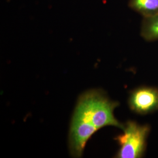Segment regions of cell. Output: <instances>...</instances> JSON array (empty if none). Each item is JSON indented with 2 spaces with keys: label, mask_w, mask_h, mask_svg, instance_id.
Returning a JSON list of instances; mask_svg holds the SVG:
<instances>
[{
  "label": "cell",
  "mask_w": 158,
  "mask_h": 158,
  "mask_svg": "<svg viewBox=\"0 0 158 158\" xmlns=\"http://www.w3.org/2000/svg\"><path fill=\"white\" fill-rule=\"evenodd\" d=\"M128 6L143 18L158 14V0H129Z\"/></svg>",
  "instance_id": "4"
},
{
  "label": "cell",
  "mask_w": 158,
  "mask_h": 158,
  "mask_svg": "<svg viewBox=\"0 0 158 158\" xmlns=\"http://www.w3.org/2000/svg\"><path fill=\"white\" fill-rule=\"evenodd\" d=\"M140 34L142 38L148 42L158 40V14L143 18Z\"/></svg>",
  "instance_id": "5"
},
{
  "label": "cell",
  "mask_w": 158,
  "mask_h": 158,
  "mask_svg": "<svg viewBox=\"0 0 158 158\" xmlns=\"http://www.w3.org/2000/svg\"><path fill=\"white\" fill-rule=\"evenodd\" d=\"M118 102L111 100L100 90H91L80 96L72 119L69 148L73 157L80 158L85 144L95 132L107 126L123 129L114 115Z\"/></svg>",
  "instance_id": "1"
},
{
  "label": "cell",
  "mask_w": 158,
  "mask_h": 158,
  "mask_svg": "<svg viewBox=\"0 0 158 158\" xmlns=\"http://www.w3.org/2000/svg\"><path fill=\"white\" fill-rule=\"evenodd\" d=\"M122 130L123 133L114 138L119 145L115 157L142 158L146 151L147 139L151 130L149 125L128 121L124 124Z\"/></svg>",
  "instance_id": "2"
},
{
  "label": "cell",
  "mask_w": 158,
  "mask_h": 158,
  "mask_svg": "<svg viewBox=\"0 0 158 158\" xmlns=\"http://www.w3.org/2000/svg\"><path fill=\"white\" fill-rule=\"evenodd\" d=\"M128 106L133 112L145 115L158 110V89L142 86L130 93Z\"/></svg>",
  "instance_id": "3"
}]
</instances>
